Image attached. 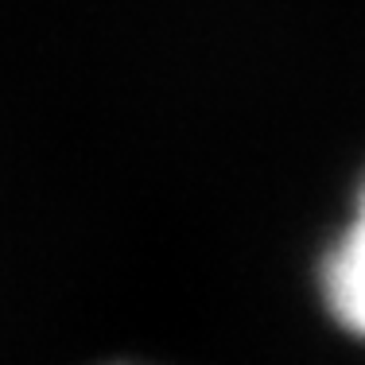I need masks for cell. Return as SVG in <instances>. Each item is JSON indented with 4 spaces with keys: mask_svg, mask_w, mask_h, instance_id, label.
I'll return each mask as SVG.
<instances>
[{
    "mask_svg": "<svg viewBox=\"0 0 365 365\" xmlns=\"http://www.w3.org/2000/svg\"><path fill=\"white\" fill-rule=\"evenodd\" d=\"M323 299L338 327L365 338V182L350 225L323 260Z\"/></svg>",
    "mask_w": 365,
    "mask_h": 365,
    "instance_id": "6da1fadb",
    "label": "cell"
}]
</instances>
